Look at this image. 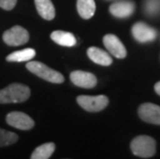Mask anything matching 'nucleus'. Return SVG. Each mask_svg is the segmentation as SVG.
Here are the masks:
<instances>
[{
  "label": "nucleus",
  "instance_id": "f257e3e1",
  "mask_svg": "<svg viewBox=\"0 0 160 159\" xmlns=\"http://www.w3.org/2000/svg\"><path fill=\"white\" fill-rule=\"evenodd\" d=\"M31 95L28 86L20 83H12L0 90V103H20L26 101Z\"/></svg>",
  "mask_w": 160,
  "mask_h": 159
},
{
  "label": "nucleus",
  "instance_id": "f03ea898",
  "mask_svg": "<svg viewBox=\"0 0 160 159\" xmlns=\"http://www.w3.org/2000/svg\"><path fill=\"white\" fill-rule=\"evenodd\" d=\"M26 68L35 76L47 82L54 84H62L64 82V77L57 70L52 69L51 67L46 65L45 63L39 61H29L26 64Z\"/></svg>",
  "mask_w": 160,
  "mask_h": 159
},
{
  "label": "nucleus",
  "instance_id": "7ed1b4c3",
  "mask_svg": "<svg viewBox=\"0 0 160 159\" xmlns=\"http://www.w3.org/2000/svg\"><path fill=\"white\" fill-rule=\"evenodd\" d=\"M130 149L135 156L142 158L152 157L156 152V142L148 135H138L130 144Z\"/></svg>",
  "mask_w": 160,
  "mask_h": 159
},
{
  "label": "nucleus",
  "instance_id": "20e7f679",
  "mask_svg": "<svg viewBox=\"0 0 160 159\" xmlns=\"http://www.w3.org/2000/svg\"><path fill=\"white\" fill-rule=\"evenodd\" d=\"M77 102L85 111L90 112V113H97L108 107V98L105 95H80L77 97Z\"/></svg>",
  "mask_w": 160,
  "mask_h": 159
},
{
  "label": "nucleus",
  "instance_id": "39448f33",
  "mask_svg": "<svg viewBox=\"0 0 160 159\" xmlns=\"http://www.w3.org/2000/svg\"><path fill=\"white\" fill-rule=\"evenodd\" d=\"M2 39L8 46L11 47H19L23 46L28 42L29 33L22 26L16 25L11 29L4 31L2 35Z\"/></svg>",
  "mask_w": 160,
  "mask_h": 159
},
{
  "label": "nucleus",
  "instance_id": "423d86ee",
  "mask_svg": "<svg viewBox=\"0 0 160 159\" xmlns=\"http://www.w3.org/2000/svg\"><path fill=\"white\" fill-rule=\"evenodd\" d=\"M131 33L132 36L134 37V39L142 43L153 42L157 37V31H156V29L147 25L144 22L135 23L131 28Z\"/></svg>",
  "mask_w": 160,
  "mask_h": 159
},
{
  "label": "nucleus",
  "instance_id": "0eeeda50",
  "mask_svg": "<svg viewBox=\"0 0 160 159\" xmlns=\"http://www.w3.org/2000/svg\"><path fill=\"white\" fill-rule=\"evenodd\" d=\"M6 123L21 130H30L34 127V121L22 112H11L6 115Z\"/></svg>",
  "mask_w": 160,
  "mask_h": 159
},
{
  "label": "nucleus",
  "instance_id": "6e6552de",
  "mask_svg": "<svg viewBox=\"0 0 160 159\" xmlns=\"http://www.w3.org/2000/svg\"><path fill=\"white\" fill-rule=\"evenodd\" d=\"M139 118L147 123L160 125V107L154 103H142L138 107Z\"/></svg>",
  "mask_w": 160,
  "mask_h": 159
},
{
  "label": "nucleus",
  "instance_id": "1a4fd4ad",
  "mask_svg": "<svg viewBox=\"0 0 160 159\" xmlns=\"http://www.w3.org/2000/svg\"><path fill=\"white\" fill-rule=\"evenodd\" d=\"M103 45L107 50L116 58L123 59L127 55L125 46L115 34H107L103 36Z\"/></svg>",
  "mask_w": 160,
  "mask_h": 159
},
{
  "label": "nucleus",
  "instance_id": "9d476101",
  "mask_svg": "<svg viewBox=\"0 0 160 159\" xmlns=\"http://www.w3.org/2000/svg\"><path fill=\"white\" fill-rule=\"evenodd\" d=\"M69 77L73 85L85 89H91L97 84V79L93 73L83 70H74L70 73Z\"/></svg>",
  "mask_w": 160,
  "mask_h": 159
},
{
  "label": "nucleus",
  "instance_id": "9b49d317",
  "mask_svg": "<svg viewBox=\"0 0 160 159\" xmlns=\"http://www.w3.org/2000/svg\"><path fill=\"white\" fill-rule=\"evenodd\" d=\"M135 11V4L130 0H121L110 6V12L116 18L124 19L130 17Z\"/></svg>",
  "mask_w": 160,
  "mask_h": 159
},
{
  "label": "nucleus",
  "instance_id": "f8f14e48",
  "mask_svg": "<svg viewBox=\"0 0 160 159\" xmlns=\"http://www.w3.org/2000/svg\"><path fill=\"white\" fill-rule=\"evenodd\" d=\"M87 55L91 61H93L96 64H99V65L110 66L113 63V59L110 56V54L103 50L97 48V47H91V48L88 49Z\"/></svg>",
  "mask_w": 160,
  "mask_h": 159
},
{
  "label": "nucleus",
  "instance_id": "ddd939ff",
  "mask_svg": "<svg viewBox=\"0 0 160 159\" xmlns=\"http://www.w3.org/2000/svg\"><path fill=\"white\" fill-rule=\"evenodd\" d=\"M51 39L55 42L57 45L67 47V48H71V47L76 46L77 39L72 33L62 31V30H55L51 33Z\"/></svg>",
  "mask_w": 160,
  "mask_h": 159
},
{
  "label": "nucleus",
  "instance_id": "4468645a",
  "mask_svg": "<svg viewBox=\"0 0 160 159\" xmlns=\"http://www.w3.org/2000/svg\"><path fill=\"white\" fill-rule=\"evenodd\" d=\"M37 12L42 19L51 21L55 18L56 11L51 0H34Z\"/></svg>",
  "mask_w": 160,
  "mask_h": 159
},
{
  "label": "nucleus",
  "instance_id": "2eb2a0df",
  "mask_svg": "<svg viewBox=\"0 0 160 159\" xmlns=\"http://www.w3.org/2000/svg\"><path fill=\"white\" fill-rule=\"evenodd\" d=\"M77 9L81 18L89 20L94 16L96 11V4L94 0H78Z\"/></svg>",
  "mask_w": 160,
  "mask_h": 159
},
{
  "label": "nucleus",
  "instance_id": "dca6fc26",
  "mask_svg": "<svg viewBox=\"0 0 160 159\" xmlns=\"http://www.w3.org/2000/svg\"><path fill=\"white\" fill-rule=\"evenodd\" d=\"M35 51L31 48L16 51L6 56V61L8 62H26L30 61L35 57Z\"/></svg>",
  "mask_w": 160,
  "mask_h": 159
},
{
  "label": "nucleus",
  "instance_id": "f3484780",
  "mask_svg": "<svg viewBox=\"0 0 160 159\" xmlns=\"http://www.w3.org/2000/svg\"><path fill=\"white\" fill-rule=\"evenodd\" d=\"M56 149L54 143H46L38 146L31 154V159H49Z\"/></svg>",
  "mask_w": 160,
  "mask_h": 159
},
{
  "label": "nucleus",
  "instance_id": "a211bd4d",
  "mask_svg": "<svg viewBox=\"0 0 160 159\" xmlns=\"http://www.w3.org/2000/svg\"><path fill=\"white\" fill-rule=\"evenodd\" d=\"M19 140L18 134L12 131L0 128V147H8L17 143Z\"/></svg>",
  "mask_w": 160,
  "mask_h": 159
},
{
  "label": "nucleus",
  "instance_id": "6ab92c4d",
  "mask_svg": "<svg viewBox=\"0 0 160 159\" xmlns=\"http://www.w3.org/2000/svg\"><path fill=\"white\" fill-rule=\"evenodd\" d=\"M145 12L149 16L157 15L160 12V0H146Z\"/></svg>",
  "mask_w": 160,
  "mask_h": 159
},
{
  "label": "nucleus",
  "instance_id": "aec40b11",
  "mask_svg": "<svg viewBox=\"0 0 160 159\" xmlns=\"http://www.w3.org/2000/svg\"><path fill=\"white\" fill-rule=\"evenodd\" d=\"M18 0H0V7L5 11H11L17 4Z\"/></svg>",
  "mask_w": 160,
  "mask_h": 159
},
{
  "label": "nucleus",
  "instance_id": "412c9836",
  "mask_svg": "<svg viewBox=\"0 0 160 159\" xmlns=\"http://www.w3.org/2000/svg\"><path fill=\"white\" fill-rule=\"evenodd\" d=\"M155 92L158 94V95H160V81L158 83L155 84Z\"/></svg>",
  "mask_w": 160,
  "mask_h": 159
}]
</instances>
